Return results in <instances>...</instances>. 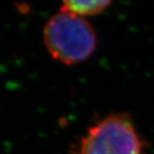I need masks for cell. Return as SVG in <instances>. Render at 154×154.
Wrapping results in <instances>:
<instances>
[{"mask_svg":"<svg viewBox=\"0 0 154 154\" xmlns=\"http://www.w3.org/2000/svg\"><path fill=\"white\" fill-rule=\"evenodd\" d=\"M43 41L53 59L74 65L92 55L96 47V34L84 16L61 8L45 23Z\"/></svg>","mask_w":154,"mask_h":154,"instance_id":"obj_1","label":"cell"},{"mask_svg":"<svg viewBox=\"0 0 154 154\" xmlns=\"http://www.w3.org/2000/svg\"><path fill=\"white\" fill-rule=\"evenodd\" d=\"M62 8L81 16H93L104 11L111 0H61Z\"/></svg>","mask_w":154,"mask_h":154,"instance_id":"obj_3","label":"cell"},{"mask_svg":"<svg viewBox=\"0 0 154 154\" xmlns=\"http://www.w3.org/2000/svg\"><path fill=\"white\" fill-rule=\"evenodd\" d=\"M73 154H146V147L131 117L115 113L91 125Z\"/></svg>","mask_w":154,"mask_h":154,"instance_id":"obj_2","label":"cell"}]
</instances>
